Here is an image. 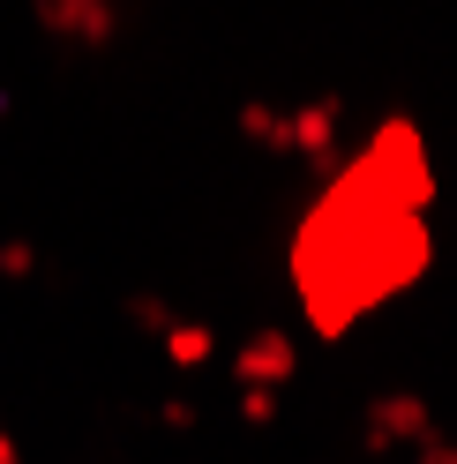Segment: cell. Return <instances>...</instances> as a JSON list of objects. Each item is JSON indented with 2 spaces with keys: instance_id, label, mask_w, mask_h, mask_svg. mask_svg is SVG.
I'll return each instance as SVG.
<instances>
[{
  "instance_id": "6da1fadb",
  "label": "cell",
  "mask_w": 457,
  "mask_h": 464,
  "mask_svg": "<svg viewBox=\"0 0 457 464\" xmlns=\"http://www.w3.org/2000/svg\"><path fill=\"white\" fill-rule=\"evenodd\" d=\"M0 464H8V450H0Z\"/></svg>"
}]
</instances>
